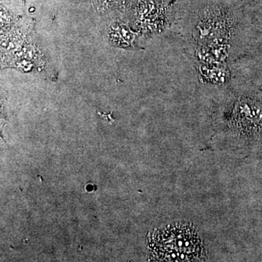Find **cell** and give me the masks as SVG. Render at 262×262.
<instances>
[{"instance_id":"cell-1","label":"cell","mask_w":262,"mask_h":262,"mask_svg":"<svg viewBox=\"0 0 262 262\" xmlns=\"http://www.w3.org/2000/svg\"><path fill=\"white\" fill-rule=\"evenodd\" d=\"M155 250L165 261H194L202 251L201 239L189 225L171 226L156 234Z\"/></svg>"},{"instance_id":"cell-2","label":"cell","mask_w":262,"mask_h":262,"mask_svg":"<svg viewBox=\"0 0 262 262\" xmlns=\"http://www.w3.org/2000/svg\"><path fill=\"white\" fill-rule=\"evenodd\" d=\"M112 36L113 41L125 46H129L134 39V34L130 29L120 24H118L116 27H113Z\"/></svg>"}]
</instances>
